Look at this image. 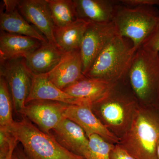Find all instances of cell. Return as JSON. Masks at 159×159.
Returning a JSON list of instances; mask_svg holds the SVG:
<instances>
[{"label":"cell","instance_id":"484cf974","mask_svg":"<svg viewBox=\"0 0 159 159\" xmlns=\"http://www.w3.org/2000/svg\"><path fill=\"white\" fill-rule=\"evenodd\" d=\"M120 3L129 7L159 6V0H120Z\"/></svg>","mask_w":159,"mask_h":159},{"label":"cell","instance_id":"44dd1931","mask_svg":"<svg viewBox=\"0 0 159 159\" xmlns=\"http://www.w3.org/2000/svg\"><path fill=\"white\" fill-rule=\"evenodd\" d=\"M55 27L67 25L78 19L73 0H46Z\"/></svg>","mask_w":159,"mask_h":159},{"label":"cell","instance_id":"5bb4252c","mask_svg":"<svg viewBox=\"0 0 159 159\" xmlns=\"http://www.w3.org/2000/svg\"><path fill=\"white\" fill-rule=\"evenodd\" d=\"M51 131V134L62 147L85 159L89 153V139L79 125L64 117Z\"/></svg>","mask_w":159,"mask_h":159},{"label":"cell","instance_id":"ffe728a7","mask_svg":"<svg viewBox=\"0 0 159 159\" xmlns=\"http://www.w3.org/2000/svg\"><path fill=\"white\" fill-rule=\"evenodd\" d=\"M90 23L88 21L78 19L67 25L54 27V40L58 49L63 53L80 50Z\"/></svg>","mask_w":159,"mask_h":159},{"label":"cell","instance_id":"7402d4cb","mask_svg":"<svg viewBox=\"0 0 159 159\" xmlns=\"http://www.w3.org/2000/svg\"><path fill=\"white\" fill-rule=\"evenodd\" d=\"M13 102L8 83L0 76V126L10 129L14 124Z\"/></svg>","mask_w":159,"mask_h":159},{"label":"cell","instance_id":"3957f363","mask_svg":"<svg viewBox=\"0 0 159 159\" xmlns=\"http://www.w3.org/2000/svg\"><path fill=\"white\" fill-rule=\"evenodd\" d=\"M159 113L137 106L131 124L119 144L136 159H157Z\"/></svg>","mask_w":159,"mask_h":159},{"label":"cell","instance_id":"7c38bea8","mask_svg":"<svg viewBox=\"0 0 159 159\" xmlns=\"http://www.w3.org/2000/svg\"><path fill=\"white\" fill-rule=\"evenodd\" d=\"M19 0H4L0 11L1 31L35 39L48 43L46 37L20 13Z\"/></svg>","mask_w":159,"mask_h":159},{"label":"cell","instance_id":"30bf717a","mask_svg":"<svg viewBox=\"0 0 159 159\" xmlns=\"http://www.w3.org/2000/svg\"><path fill=\"white\" fill-rule=\"evenodd\" d=\"M64 117L79 125L89 138L96 134L112 144H119L120 139L111 131L94 114L90 105H69Z\"/></svg>","mask_w":159,"mask_h":159},{"label":"cell","instance_id":"9c48e42d","mask_svg":"<svg viewBox=\"0 0 159 159\" xmlns=\"http://www.w3.org/2000/svg\"><path fill=\"white\" fill-rule=\"evenodd\" d=\"M70 104L51 100H36L26 103L23 111L25 117L42 131L51 134L62 121L65 111Z\"/></svg>","mask_w":159,"mask_h":159},{"label":"cell","instance_id":"83f0119b","mask_svg":"<svg viewBox=\"0 0 159 159\" xmlns=\"http://www.w3.org/2000/svg\"><path fill=\"white\" fill-rule=\"evenodd\" d=\"M11 159H30L27 155L22 146L17 145L12 153Z\"/></svg>","mask_w":159,"mask_h":159},{"label":"cell","instance_id":"d6986e66","mask_svg":"<svg viewBox=\"0 0 159 159\" xmlns=\"http://www.w3.org/2000/svg\"><path fill=\"white\" fill-rule=\"evenodd\" d=\"M63 52L48 43L24 58L26 66L32 74H45L51 72L60 61Z\"/></svg>","mask_w":159,"mask_h":159},{"label":"cell","instance_id":"7a4b0ae2","mask_svg":"<svg viewBox=\"0 0 159 159\" xmlns=\"http://www.w3.org/2000/svg\"><path fill=\"white\" fill-rule=\"evenodd\" d=\"M137 50L130 39L118 34L99 53L85 77L112 83L127 80Z\"/></svg>","mask_w":159,"mask_h":159},{"label":"cell","instance_id":"6da1fadb","mask_svg":"<svg viewBox=\"0 0 159 159\" xmlns=\"http://www.w3.org/2000/svg\"><path fill=\"white\" fill-rule=\"evenodd\" d=\"M127 80L115 83L104 97L92 105L96 116L120 139L129 128L139 105L131 89L125 88Z\"/></svg>","mask_w":159,"mask_h":159},{"label":"cell","instance_id":"8992f818","mask_svg":"<svg viewBox=\"0 0 159 159\" xmlns=\"http://www.w3.org/2000/svg\"><path fill=\"white\" fill-rule=\"evenodd\" d=\"M159 20L155 6L129 7L120 2L113 21L119 35L130 39L138 49Z\"/></svg>","mask_w":159,"mask_h":159},{"label":"cell","instance_id":"603a6c76","mask_svg":"<svg viewBox=\"0 0 159 159\" xmlns=\"http://www.w3.org/2000/svg\"><path fill=\"white\" fill-rule=\"evenodd\" d=\"M88 138L89 151L85 159H111L110 153L114 144L96 134Z\"/></svg>","mask_w":159,"mask_h":159},{"label":"cell","instance_id":"f1b7e54d","mask_svg":"<svg viewBox=\"0 0 159 159\" xmlns=\"http://www.w3.org/2000/svg\"><path fill=\"white\" fill-rule=\"evenodd\" d=\"M18 143L19 142H18V143H15L14 144H13V145H12L11 149H10V151H9V153H8V156L7 157V159H11L13 151H14L15 148L17 146V145Z\"/></svg>","mask_w":159,"mask_h":159},{"label":"cell","instance_id":"f546056e","mask_svg":"<svg viewBox=\"0 0 159 159\" xmlns=\"http://www.w3.org/2000/svg\"><path fill=\"white\" fill-rule=\"evenodd\" d=\"M157 159H159V139L157 146Z\"/></svg>","mask_w":159,"mask_h":159},{"label":"cell","instance_id":"4fadbf2b","mask_svg":"<svg viewBox=\"0 0 159 159\" xmlns=\"http://www.w3.org/2000/svg\"><path fill=\"white\" fill-rule=\"evenodd\" d=\"M45 75L62 90L84 78L80 49L63 53L58 64Z\"/></svg>","mask_w":159,"mask_h":159},{"label":"cell","instance_id":"52a82bcc","mask_svg":"<svg viewBox=\"0 0 159 159\" xmlns=\"http://www.w3.org/2000/svg\"><path fill=\"white\" fill-rule=\"evenodd\" d=\"M0 76L8 83L15 112L21 117L31 91L32 73L26 66L24 58L0 59Z\"/></svg>","mask_w":159,"mask_h":159},{"label":"cell","instance_id":"8fae6325","mask_svg":"<svg viewBox=\"0 0 159 159\" xmlns=\"http://www.w3.org/2000/svg\"><path fill=\"white\" fill-rule=\"evenodd\" d=\"M18 9L23 17L50 43L58 48L54 36L55 26L46 0H19Z\"/></svg>","mask_w":159,"mask_h":159},{"label":"cell","instance_id":"277c9868","mask_svg":"<svg viewBox=\"0 0 159 159\" xmlns=\"http://www.w3.org/2000/svg\"><path fill=\"white\" fill-rule=\"evenodd\" d=\"M130 88L137 100L159 105V53L140 46L128 75Z\"/></svg>","mask_w":159,"mask_h":159},{"label":"cell","instance_id":"d4e9b609","mask_svg":"<svg viewBox=\"0 0 159 159\" xmlns=\"http://www.w3.org/2000/svg\"><path fill=\"white\" fill-rule=\"evenodd\" d=\"M140 46L159 53V20Z\"/></svg>","mask_w":159,"mask_h":159},{"label":"cell","instance_id":"cb8c5ba5","mask_svg":"<svg viewBox=\"0 0 159 159\" xmlns=\"http://www.w3.org/2000/svg\"><path fill=\"white\" fill-rule=\"evenodd\" d=\"M18 142L9 129L0 126V159H7L11 146Z\"/></svg>","mask_w":159,"mask_h":159},{"label":"cell","instance_id":"4316f807","mask_svg":"<svg viewBox=\"0 0 159 159\" xmlns=\"http://www.w3.org/2000/svg\"><path fill=\"white\" fill-rule=\"evenodd\" d=\"M111 159H136L119 144H116L111 151Z\"/></svg>","mask_w":159,"mask_h":159},{"label":"cell","instance_id":"e0dca14e","mask_svg":"<svg viewBox=\"0 0 159 159\" xmlns=\"http://www.w3.org/2000/svg\"><path fill=\"white\" fill-rule=\"evenodd\" d=\"M43 43L33 38L1 31L0 59L26 58L39 48Z\"/></svg>","mask_w":159,"mask_h":159},{"label":"cell","instance_id":"ba28073f","mask_svg":"<svg viewBox=\"0 0 159 159\" xmlns=\"http://www.w3.org/2000/svg\"><path fill=\"white\" fill-rule=\"evenodd\" d=\"M119 34L114 22L90 23L80 48L84 76L99 53L115 36Z\"/></svg>","mask_w":159,"mask_h":159},{"label":"cell","instance_id":"9a60e30c","mask_svg":"<svg viewBox=\"0 0 159 159\" xmlns=\"http://www.w3.org/2000/svg\"><path fill=\"white\" fill-rule=\"evenodd\" d=\"M78 19L90 22L106 23L113 21L119 1L73 0Z\"/></svg>","mask_w":159,"mask_h":159},{"label":"cell","instance_id":"5b68a950","mask_svg":"<svg viewBox=\"0 0 159 159\" xmlns=\"http://www.w3.org/2000/svg\"><path fill=\"white\" fill-rule=\"evenodd\" d=\"M30 159H85L62 147L51 134L45 133L25 116L9 129Z\"/></svg>","mask_w":159,"mask_h":159},{"label":"cell","instance_id":"2e32d148","mask_svg":"<svg viewBox=\"0 0 159 159\" xmlns=\"http://www.w3.org/2000/svg\"><path fill=\"white\" fill-rule=\"evenodd\" d=\"M115 84L85 77L62 91L77 99L79 105L92 106L104 97Z\"/></svg>","mask_w":159,"mask_h":159},{"label":"cell","instance_id":"ac0fdd59","mask_svg":"<svg viewBox=\"0 0 159 159\" xmlns=\"http://www.w3.org/2000/svg\"><path fill=\"white\" fill-rule=\"evenodd\" d=\"M31 91L26 104L36 100L57 101L70 105H79L77 99L54 85L45 74H32Z\"/></svg>","mask_w":159,"mask_h":159}]
</instances>
